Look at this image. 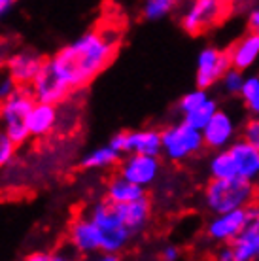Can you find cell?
I'll return each instance as SVG.
<instances>
[{
	"label": "cell",
	"instance_id": "obj_33",
	"mask_svg": "<svg viewBox=\"0 0 259 261\" xmlns=\"http://www.w3.org/2000/svg\"><path fill=\"white\" fill-rule=\"evenodd\" d=\"M248 27H250V33L259 36V6L252 8L250 13H248Z\"/></svg>",
	"mask_w": 259,
	"mask_h": 261
},
{
	"label": "cell",
	"instance_id": "obj_23",
	"mask_svg": "<svg viewBox=\"0 0 259 261\" xmlns=\"http://www.w3.org/2000/svg\"><path fill=\"white\" fill-rule=\"evenodd\" d=\"M240 97L244 100L248 112L252 114V118H259V76H255V74L246 76Z\"/></svg>",
	"mask_w": 259,
	"mask_h": 261
},
{
	"label": "cell",
	"instance_id": "obj_27",
	"mask_svg": "<svg viewBox=\"0 0 259 261\" xmlns=\"http://www.w3.org/2000/svg\"><path fill=\"white\" fill-rule=\"evenodd\" d=\"M15 150H17V146L12 142V138L8 137L0 127V169L12 163L13 157H15Z\"/></svg>",
	"mask_w": 259,
	"mask_h": 261
},
{
	"label": "cell",
	"instance_id": "obj_34",
	"mask_svg": "<svg viewBox=\"0 0 259 261\" xmlns=\"http://www.w3.org/2000/svg\"><path fill=\"white\" fill-rule=\"evenodd\" d=\"M216 261H237L233 255V250L229 248V246H225V248L220 250V254L216 255Z\"/></svg>",
	"mask_w": 259,
	"mask_h": 261
},
{
	"label": "cell",
	"instance_id": "obj_38",
	"mask_svg": "<svg viewBox=\"0 0 259 261\" xmlns=\"http://www.w3.org/2000/svg\"><path fill=\"white\" fill-rule=\"evenodd\" d=\"M257 184H259V182H257Z\"/></svg>",
	"mask_w": 259,
	"mask_h": 261
},
{
	"label": "cell",
	"instance_id": "obj_22",
	"mask_svg": "<svg viewBox=\"0 0 259 261\" xmlns=\"http://www.w3.org/2000/svg\"><path fill=\"white\" fill-rule=\"evenodd\" d=\"M218 112H220V106H218V102H216L214 98L210 97L201 108H197L195 112H191V114H188V116H184L182 121H184L186 125H189V127H193L195 130H201L202 133V129L210 123V119L214 118Z\"/></svg>",
	"mask_w": 259,
	"mask_h": 261
},
{
	"label": "cell",
	"instance_id": "obj_13",
	"mask_svg": "<svg viewBox=\"0 0 259 261\" xmlns=\"http://www.w3.org/2000/svg\"><path fill=\"white\" fill-rule=\"evenodd\" d=\"M246 227V210H235L227 214L214 216L206 223V237L210 241L229 246Z\"/></svg>",
	"mask_w": 259,
	"mask_h": 261
},
{
	"label": "cell",
	"instance_id": "obj_35",
	"mask_svg": "<svg viewBox=\"0 0 259 261\" xmlns=\"http://www.w3.org/2000/svg\"><path fill=\"white\" fill-rule=\"evenodd\" d=\"M13 6H15V2H12V0H0V19L6 17L13 10Z\"/></svg>",
	"mask_w": 259,
	"mask_h": 261
},
{
	"label": "cell",
	"instance_id": "obj_2",
	"mask_svg": "<svg viewBox=\"0 0 259 261\" xmlns=\"http://www.w3.org/2000/svg\"><path fill=\"white\" fill-rule=\"evenodd\" d=\"M257 188L255 184L246 182L242 178H231V180H210L204 186L202 201L214 216L244 210L255 202Z\"/></svg>",
	"mask_w": 259,
	"mask_h": 261
},
{
	"label": "cell",
	"instance_id": "obj_11",
	"mask_svg": "<svg viewBox=\"0 0 259 261\" xmlns=\"http://www.w3.org/2000/svg\"><path fill=\"white\" fill-rule=\"evenodd\" d=\"M45 65V59L36 51H21L8 59V78L17 87H31Z\"/></svg>",
	"mask_w": 259,
	"mask_h": 261
},
{
	"label": "cell",
	"instance_id": "obj_28",
	"mask_svg": "<svg viewBox=\"0 0 259 261\" xmlns=\"http://www.w3.org/2000/svg\"><path fill=\"white\" fill-rule=\"evenodd\" d=\"M242 140L259 150V118H250L242 127Z\"/></svg>",
	"mask_w": 259,
	"mask_h": 261
},
{
	"label": "cell",
	"instance_id": "obj_12",
	"mask_svg": "<svg viewBox=\"0 0 259 261\" xmlns=\"http://www.w3.org/2000/svg\"><path fill=\"white\" fill-rule=\"evenodd\" d=\"M68 241L80 254H95L102 248V231L89 216H80L68 227Z\"/></svg>",
	"mask_w": 259,
	"mask_h": 261
},
{
	"label": "cell",
	"instance_id": "obj_29",
	"mask_svg": "<svg viewBox=\"0 0 259 261\" xmlns=\"http://www.w3.org/2000/svg\"><path fill=\"white\" fill-rule=\"evenodd\" d=\"M25 261H68L63 254L59 252H34V254L27 255Z\"/></svg>",
	"mask_w": 259,
	"mask_h": 261
},
{
	"label": "cell",
	"instance_id": "obj_25",
	"mask_svg": "<svg viewBox=\"0 0 259 261\" xmlns=\"http://www.w3.org/2000/svg\"><path fill=\"white\" fill-rule=\"evenodd\" d=\"M208 98H210V95H208L204 89H193V91H188L180 100H178V110H180L182 118L188 116V114H191V112H195L197 108H201Z\"/></svg>",
	"mask_w": 259,
	"mask_h": 261
},
{
	"label": "cell",
	"instance_id": "obj_20",
	"mask_svg": "<svg viewBox=\"0 0 259 261\" xmlns=\"http://www.w3.org/2000/svg\"><path fill=\"white\" fill-rule=\"evenodd\" d=\"M208 174L210 180H231L237 178V167L229 150L214 151L208 159Z\"/></svg>",
	"mask_w": 259,
	"mask_h": 261
},
{
	"label": "cell",
	"instance_id": "obj_19",
	"mask_svg": "<svg viewBox=\"0 0 259 261\" xmlns=\"http://www.w3.org/2000/svg\"><path fill=\"white\" fill-rule=\"evenodd\" d=\"M142 199H146V190L131 184L129 180H125L119 174L108 182L106 201L112 202V204H131V202H138Z\"/></svg>",
	"mask_w": 259,
	"mask_h": 261
},
{
	"label": "cell",
	"instance_id": "obj_16",
	"mask_svg": "<svg viewBox=\"0 0 259 261\" xmlns=\"http://www.w3.org/2000/svg\"><path fill=\"white\" fill-rule=\"evenodd\" d=\"M227 51H229V59H231V66L233 68H237L240 72L248 70L259 59V36L253 33L244 34Z\"/></svg>",
	"mask_w": 259,
	"mask_h": 261
},
{
	"label": "cell",
	"instance_id": "obj_7",
	"mask_svg": "<svg viewBox=\"0 0 259 261\" xmlns=\"http://www.w3.org/2000/svg\"><path fill=\"white\" fill-rule=\"evenodd\" d=\"M231 59L229 51L208 46L197 55V72H195V84L197 89H204L216 85L223 80L227 72L231 70Z\"/></svg>",
	"mask_w": 259,
	"mask_h": 261
},
{
	"label": "cell",
	"instance_id": "obj_3",
	"mask_svg": "<svg viewBox=\"0 0 259 261\" xmlns=\"http://www.w3.org/2000/svg\"><path fill=\"white\" fill-rule=\"evenodd\" d=\"M34 105L36 98L31 87H17L12 97L0 102V127L15 146H21L31 138L27 129V118L33 112Z\"/></svg>",
	"mask_w": 259,
	"mask_h": 261
},
{
	"label": "cell",
	"instance_id": "obj_14",
	"mask_svg": "<svg viewBox=\"0 0 259 261\" xmlns=\"http://www.w3.org/2000/svg\"><path fill=\"white\" fill-rule=\"evenodd\" d=\"M125 153L127 155L159 157L163 153L161 130L142 129L125 133Z\"/></svg>",
	"mask_w": 259,
	"mask_h": 261
},
{
	"label": "cell",
	"instance_id": "obj_31",
	"mask_svg": "<svg viewBox=\"0 0 259 261\" xmlns=\"http://www.w3.org/2000/svg\"><path fill=\"white\" fill-rule=\"evenodd\" d=\"M161 259L163 261H180V248L174 244H167L161 250Z\"/></svg>",
	"mask_w": 259,
	"mask_h": 261
},
{
	"label": "cell",
	"instance_id": "obj_37",
	"mask_svg": "<svg viewBox=\"0 0 259 261\" xmlns=\"http://www.w3.org/2000/svg\"><path fill=\"white\" fill-rule=\"evenodd\" d=\"M255 259H257V261H259V248H257V257H255Z\"/></svg>",
	"mask_w": 259,
	"mask_h": 261
},
{
	"label": "cell",
	"instance_id": "obj_21",
	"mask_svg": "<svg viewBox=\"0 0 259 261\" xmlns=\"http://www.w3.org/2000/svg\"><path fill=\"white\" fill-rule=\"evenodd\" d=\"M116 163H121V155L116 150H112L110 144L98 146L93 151H89L87 155L82 159V167L89 170H100L114 167Z\"/></svg>",
	"mask_w": 259,
	"mask_h": 261
},
{
	"label": "cell",
	"instance_id": "obj_5",
	"mask_svg": "<svg viewBox=\"0 0 259 261\" xmlns=\"http://www.w3.org/2000/svg\"><path fill=\"white\" fill-rule=\"evenodd\" d=\"M161 140L163 155L169 161H174V163H182L189 157L197 155L204 148L201 130H195L193 127L186 125L184 121L163 129Z\"/></svg>",
	"mask_w": 259,
	"mask_h": 261
},
{
	"label": "cell",
	"instance_id": "obj_4",
	"mask_svg": "<svg viewBox=\"0 0 259 261\" xmlns=\"http://www.w3.org/2000/svg\"><path fill=\"white\" fill-rule=\"evenodd\" d=\"M87 216L102 231V248H100L102 254L117 255V252H121L133 239V233L125 227L121 218H119L116 204H112L108 201H100L89 210Z\"/></svg>",
	"mask_w": 259,
	"mask_h": 261
},
{
	"label": "cell",
	"instance_id": "obj_26",
	"mask_svg": "<svg viewBox=\"0 0 259 261\" xmlns=\"http://www.w3.org/2000/svg\"><path fill=\"white\" fill-rule=\"evenodd\" d=\"M244 82H246L244 72L237 70V68H231V70L223 76V80H221V87H223V91L229 93V95H240V93H242V87H244Z\"/></svg>",
	"mask_w": 259,
	"mask_h": 261
},
{
	"label": "cell",
	"instance_id": "obj_24",
	"mask_svg": "<svg viewBox=\"0 0 259 261\" xmlns=\"http://www.w3.org/2000/svg\"><path fill=\"white\" fill-rule=\"evenodd\" d=\"M176 2L174 0H148L142 6V15L144 19L148 21H159L165 19L167 15L174 12Z\"/></svg>",
	"mask_w": 259,
	"mask_h": 261
},
{
	"label": "cell",
	"instance_id": "obj_8",
	"mask_svg": "<svg viewBox=\"0 0 259 261\" xmlns=\"http://www.w3.org/2000/svg\"><path fill=\"white\" fill-rule=\"evenodd\" d=\"M244 210H246V227L229 244V248L233 250L237 261H255L259 248V202H252Z\"/></svg>",
	"mask_w": 259,
	"mask_h": 261
},
{
	"label": "cell",
	"instance_id": "obj_17",
	"mask_svg": "<svg viewBox=\"0 0 259 261\" xmlns=\"http://www.w3.org/2000/svg\"><path fill=\"white\" fill-rule=\"evenodd\" d=\"M59 121V112L57 106L53 105H44V102H36L33 108V112L27 118V129L29 135L34 138L45 137L49 135Z\"/></svg>",
	"mask_w": 259,
	"mask_h": 261
},
{
	"label": "cell",
	"instance_id": "obj_9",
	"mask_svg": "<svg viewBox=\"0 0 259 261\" xmlns=\"http://www.w3.org/2000/svg\"><path fill=\"white\" fill-rule=\"evenodd\" d=\"M161 172V161L159 157L148 155H127L119 163V176L129 180L138 188H148L156 182Z\"/></svg>",
	"mask_w": 259,
	"mask_h": 261
},
{
	"label": "cell",
	"instance_id": "obj_6",
	"mask_svg": "<svg viewBox=\"0 0 259 261\" xmlns=\"http://www.w3.org/2000/svg\"><path fill=\"white\" fill-rule=\"evenodd\" d=\"M229 6L221 0H195L180 17V25L191 36L202 34L227 17Z\"/></svg>",
	"mask_w": 259,
	"mask_h": 261
},
{
	"label": "cell",
	"instance_id": "obj_30",
	"mask_svg": "<svg viewBox=\"0 0 259 261\" xmlns=\"http://www.w3.org/2000/svg\"><path fill=\"white\" fill-rule=\"evenodd\" d=\"M15 89H17V85L13 84L12 78H8V76H6V78L0 80V102L8 100V98L15 93Z\"/></svg>",
	"mask_w": 259,
	"mask_h": 261
},
{
	"label": "cell",
	"instance_id": "obj_15",
	"mask_svg": "<svg viewBox=\"0 0 259 261\" xmlns=\"http://www.w3.org/2000/svg\"><path fill=\"white\" fill-rule=\"evenodd\" d=\"M229 153L233 157L237 167V176L246 182H259V150L244 142L242 138L235 140V144L229 148Z\"/></svg>",
	"mask_w": 259,
	"mask_h": 261
},
{
	"label": "cell",
	"instance_id": "obj_10",
	"mask_svg": "<svg viewBox=\"0 0 259 261\" xmlns=\"http://www.w3.org/2000/svg\"><path fill=\"white\" fill-rule=\"evenodd\" d=\"M235 135H237L235 119L229 112L220 110L202 129V142L204 148H210L212 151L229 150L235 144Z\"/></svg>",
	"mask_w": 259,
	"mask_h": 261
},
{
	"label": "cell",
	"instance_id": "obj_1",
	"mask_svg": "<svg viewBox=\"0 0 259 261\" xmlns=\"http://www.w3.org/2000/svg\"><path fill=\"white\" fill-rule=\"evenodd\" d=\"M121 36L123 33L116 23H100L45 59L44 68L31 85L36 102L57 106L72 91L93 82L114 61Z\"/></svg>",
	"mask_w": 259,
	"mask_h": 261
},
{
	"label": "cell",
	"instance_id": "obj_36",
	"mask_svg": "<svg viewBox=\"0 0 259 261\" xmlns=\"http://www.w3.org/2000/svg\"><path fill=\"white\" fill-rule=\"evenodd\" d=\"M95 261H119V257L114 254H100L95 257Z\"/></svg>",
	"mask_w": 259,
	"mask_h": 261
},
{
	"label": "cell",
	"instance_id": "obj_18",
	"mask_svg": "<svg viewBox=\"0 0 259 261\" xmlns=\"http://www.w3.org/2000/svg\"><path fill=\"white\" fill-rule=\"evenodd\" d=\"M119 218L127 229L133 235L140 233L149 222V214H151V202L149 199H142L138 202H131V204H116Z\"/></svg>",
	"mask_w": 259,
	"mask_h": 261
},
{
	"label": "cell",
	"instance_id": "obj_32",
	"mask_svg": "<svg viewBox=\"0 0 259 261\" xmlns=\"http://www.w3.org/2000/svg\"><path fill=\"white\" fill-rule=\"evenodd\" d=\"M108 144L112 146V150H116L119 155H123L125 153V133H117V135H114Z\"/></svg>",
	"mask_w": 259,
	"mask_h": 261
}]
</instances>
